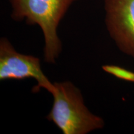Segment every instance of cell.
<instances>
[{"instance_id":"obj_2","label":"cell","mask_w":134,"mask_h":134,"mask_svg":"<svg viewBox=\"0 0 134 134\" xmlns=\"http://www.w3.org/2000/svg\"><path fill=\"white\" fill-rule=\"evenodd\" d=\"M53 103L47 119L63 134H86L103 128L101 117L91 113L85 104L80 90L70 81L53 83Z\"/></svg>"},{"instance_id":"obj_3","label":"cell","mask_w":134,"mask_h":134,"mask_svg":"<svg viewBox=\"0 0 134 134\" xmlns=\"http://www.w3.org/2000/svg\"><path fill=\"white\" fill-rule=\"evenodd\" d=\"M34 78L38 85L34 88L37 92L40 88L46 89L51 93L54 88L41 69L39 58L24 55L16 51L6 38L0 41V80H24Z\"/></svg>"},{"instance_id":"obj_4","label":"cell","mask_w":134,"mask_h":134,"mask_svg":"<svg viewBox=\"0 0 134 134\" xmlns=\"http://www.w3.org/2000/svg\"><path fill=\"white\" fill-rule=\"evenodd\" d=\"M107 29L118 48L134 58V0H105Z\"/></svg>"},{"instance_id":"obj_5","label":"cell","mask_w":134,"mask_h":134,"mask_svg":"<svg viewBox=\"0 0 134 134\" xmlns=\"http://www.w3.org/2000/svg\"><path fill=\"white\" fill-rule=\"evenodd\" d=\"M103 70L109 74L124 81L134 83V72L117 65H105L102 66Z\"/></svg>"},{"instance_id":"obj_1","label":"cell","mask_w":134,"mask_h":134,"mask_svg":"<svg viewBox=\"0 0 134 134\" xmlns=\"http://www.w3.org/2000/svg\"><path fill=\"white\" fill-rule=\"evenodd\" d=\"M76 0H9L11 17L16 21L26 20L29 24L41 28L45 38L44 60L54 63L62 52L57 29L70 6Z\"/></svg>"}]
</instances>
